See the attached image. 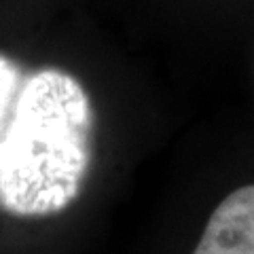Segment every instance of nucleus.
I'll list each match as a JSON object with an SVG mask.
<instances>
[{
	"instance_id": "1",
	"label": "nucleus",
	"mask_w": 254,
	"mask_h": 254,
	"mask_svg": "<svg viewBox=\"0 0 254 254\" xmlns=\"http://www.w3.org/2000/svg\"><path fill=\"white\" fill-rule=\"evenodd\" d=\"M91 104L74 76L26 78L0 131V208L45 216L74 201L89 165Z\"/></svg>"
},
{
	"instance_id": "2",
	"label": "nucleus",
	"mask_w": 254,
	"mask_h": 254,
	"mask_svg": "<svg viewBox=\"0 0 254 254\" xmlns=\"http://www.w3.org/2000/svg\"><path fill=\"white\" fill-rule=\"evenodd\" d=\"M193 254H254V185L235 189L216 205Z\"/></svg>"
},
{
	"instance_id": "3",
	"label": "nucleus",
	"mask_w": 254,
	"mask_h": 254,
	"mask_svg": "<svg viewBox=\"0 0 254 254\" xmlns=\"http://www.w3.org/2000/svg\"><path fill=\"white\" fill-rule=\"evenodd\" d=\"M19 68L13 60H9L6 55H0V131L4 127L6 115L11 110V104L17 95L19 89Z\"/></svg>"
}]
</instances>
